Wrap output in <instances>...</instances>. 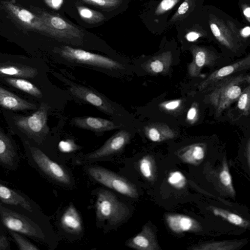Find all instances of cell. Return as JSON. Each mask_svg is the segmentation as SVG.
Returning a JSON list of instances; mask_svg holds the SVG:
<instances>
[{
  "label": "cell",
  "mask_w": 250,
  "mask_h": 250,
  "mask_svg": "<svg viewBox=\"0 0 250 250\" xmlns=\"http://www.w3.org/2000/svg\"><path fill=\"white\" fill-rule=\"evenodd\" d=\"M250 76L240 74L222 79L208 86L205 100L213 106L215 115L219 117L234 102L237 100L241 92V86L250 83Z\"/></svg>",
  "instance_id": "obj_1"
},
{
  "label": "cell",
  "mask_w": 250,
  "mask_h": 250,
  "mask_svg": "<svg viewBox=\"0 0 250 250\" xmlns=\"http://www.w3.org/2000/svg\"><path fill=\"white\" fill-rule=\"evenodd\" d=\"M96 212L99 220H106L116 225L129 215L128 208L118 200L114 193L106 189L100 190L96 202Z\"/></svg>",
  "instance_id": "obj_2"
},
{
  "label": "cell",
  "mask_w": 250,
  "mask_h": 250,
  "mask_svg": "<svg viewBox=\"0 0 250 250\" xmlns=\"http://www.w3.org/2000/svg\"><path fill=\"white\" fill-rule=\"evenodd\" d=\"M90 176L98 182L132 198L138 196L135 186L126 179L101 167L88 168Z\"/></svg>",
  "instance_id": "obj_3"
},
{
  "label": "cell",
  "mask_w": 250,
  "mask_h": 250,
  "mask_svg": "<svg viewBox=\"0 0 250 250\" xmlns=\"http://www.w3.org/2000/svg\"><path fill=\"white\" fill-rule=\"evenodd\" d=\"M60 54L64 59L77 63L108 69L124 68L122 64L112 59L68 46H62Z\"/></svg>",
  "instance_id": "obj_4"
},
{
  "label": "cell",
  "mask_w": 250,
  "mask_h": 250,
  "mask_svg": "<svg viewBox=\"0 0 250 250\" xmlns=\"http://www.w3.org/2000/svg\"><path fill=\"white\" fill-rule=\"evenodd\" d=\"M0 215L2 224L9 230L38 239H44V234L40 227L26 216L1 205Z\"/></svg>",
  "instance_id": "obj_5"
},
{
  "label": "cell",
  "mask_w": 250,
  "mask_h": 250,
  "mask_svg": "<svg viewBox=\"0 0 250 250\" xmlns=\"http://www.w3.org/2000/svg\"><path fill=\"white\" fill-rule=\"evenodd\" d=\"M31 10L44 22L50 31L49 35L58 38H80L81 30L61 17L52 15L36 7L31 6Z\"/></svg>",
  "instance_id": "obj_6"
},
{
  "label": "cell",
  "mask_w": 250,
  "mask_h": 250,
  "mask_svg": "<svg viewBox=\"0 0 250 250\" xmlns=\"http://www.w3.org/2000/svg\"><path fill=\"white\" fill-rule=\"evenodd\" d=\"M1 4L9 16L21 26L29 30L50 34L47 26L35 14L17 5L12 1H2Z\"/></svg>",
  "instance_id": "obj_7"
},
{
  "label": "cell",
  "mask_w": 250,
  "mask_h": 250,
  "mask_svg": "<svg viewBox=\"0 0 250 250\" xmlns=\"http://www.w3.org/2000/svg\"><path fill=\"white\" fill-rule=\"evenodd\" d=\"M32 158L40 168L52 179L62 184L70 183V178L58 164L51 160L38 148H30Z\"/></svg>",
  "instance_id": "obj_8"
},
{
  "label": "cell",
  "mask_w": 250,
  "mask_h": 250,
  "mask_svg": "<svg viewBox=\"0 0 250 250\" xmlns=\"http://www.w3.org/2000/svg\"><path fill=\"white\" fill-rule=\"evenodd\" d=\"M70 92L79 99L95 106L102 112L112 115L114 110L107 99L100 93L84 86L68 83Z\"/></svg>",
  "instance_id": "obj_9"
},
{
  "label": "cell",
  "mask_w": 250,
  "mask_h": 250,
  "mask_svg": "<svg viewBox=\"0 0 250 250\" xmlns=\"http://www.w3.org/2000/svg\"><path fill=\"white\" fill-rule=\"evenodd\" d=\"M130 134L125 130H120L111 136L100 148L87 154L89 160L109 156L120 151L130 141Z\"/></svg>",
  "instance_id": "obj_10"
},
{
  "label": "cell",
  "mask_w": 250,
  "mask_h": 250,
  "mask_svg": "<svg viewBox=\"0 0 250 250\" xmlns=\"http://www.w3.org/2000/svg\"><path fill=\"white\" fill-rule=\"evenodd\" d=\"M47 108L42 105L28 116H21L16 120V125L27 134L35 136L43 132L46 127Z\"/></svg>",
  "instance_id": "obj_11"
},
{
  "label": "cell",
  "mask_w": 250,
  "mask_h": 250,
  "mask_svg": "<svg viewBox=\"0 0 250 250\" xmlns=\"http://www.w3.org/2000/svg\"><path fill=\"white\" fill-rule=\"evenodd\" d=\"M192 61L188 64V71L190 76L198 77L205 66H211L217 58L216 54L206 47L193 45L190 48Z\"/></svg>",
  "instance_id": "obj_12"
},
{
  "label": "cell",
  "mask_w": 250,
  "mask_h": 250,
  "mask_svg": "<svg viewBox=\"0 0 250 250\" xmlns=\"http://www.w3.org/2000/svg\"><path fill=\"white\" fill-rule=\"evenodd\" d=\"M250 67V55H248L243 59L213 71L199 84L198 90L199 91L204 90L215 82L231 76L237 72L248 69Z\"/></svg>",
  "instance_id": "obj_13"
},
{
  "label": "cell",
  "mask_w": 250,
  "mask_h": 250,
  "mask_svg": "<svg viewBox=\"0 0 250 250\" xmlns=\"http://www.w3.org/2000/svg\"><path fill=\"white\" fill-rule=\"evenodd\" d=\"M209 24L214 37L218 42L228 49L236 52L238 42L235 39L226 23L219 18L210 16Z\"/></svg>",
  "instance_id": "obj_14"
},
{
  "label": "cell",
  "mask_w": 250,
  "mask_h": 250,
  "mask_svg": "<svg viewBox=\"0 0 250 250\" xmlns=\"http://www.w3.org/2000/svg\"><path fill=\"white\" fill-rule=\"evenodd\" d=\"M71 123L74 126L95 132H104L121 127L112 121L105 119L90 116L73 118Z\"/></svg>",
  "instance_id": "obj_15"
},
{
  "label": "cell",
  "mask_w": 250,
  "mask_h": 250,
  "mask_svg": "<svg viewBox=\"0 0 250 250\" xmlns=\"http://www.w3.org/2000/svg\"><path fill=\"white\" fill-rule=\"evenodd\" d=\"M126 245L130 248L139 250H157L159 246L152 229L147 226L143 227L136 235L127 240Z\"/></svg>",
  "instance_id": "obj_16"
},
{
  "label": "cell",
  "mask_w": 250,
  "mask_h": 250,
  "mask_svg": "<svg viewBox=\"0 0 250 250\" xmlns=\"http://www.w3.org/2000/svg\"><path fill=\"white\" fill-rule=\"evenodd\" d=\"M166 221L169 228L175 233L196 231L200 228L196 220L185 215L168 214L166 216Z\"/></svg>",
  "instance_id": "obj_17"
},
{
  "label": "cell",
  "mask_w": 250,
  "mask_h": 250,
  "mask_svg": "<svg viewBox=\"0 0 250 250\" xmlns=\"http://www.w3.org/2000/svg\"><path fill=\"white\" fill-rule=\"evenodd\" d=\"M172 62V53L167 51L149 59L143 64V68L152 74H165L168 71Z\"/></svg>",
  "instance_id": "obj_18"
},
{
  "label": "cell",
  "mask_w": 250,
  "mask_h": 250,
  "mask_svg": "<svg viewBox=\"0 0 250 250\" xmlns=\"http://www.w3.org/2000/svg\"><path fill=\"white\" fill-rule=\"evenodd\" d=\"M146 136L152 142H160L175 137L176 132L167 124L152 123L144 127Z\"/></svg>",
  "instance_id": "obj_19"
},
{
  "label": "cell",
  "mask_w": 250,
  "mask_h": 250,
  "mask_svg": "<svg viewBox=\"0 0 250 250\" xmlns=\"http://www.w3.org/2000/svg\"><path fill=\"white\" fill-rule=\"evenodd\" d=\"M0 105L12 110L33 109L35 107L32 103L19 97L0 86Z\"/></svg>",
  "instance_id": "obj_20"
},
{
  "label": "cell",
  "mask_w": 250,
  "mask_h": 250,
  "mask_svg": "<svg viewBox=\"0 0 250 250\" xmlns=\"http://www.w3.org/2000/svg\"><path fill=\"white\" fill-rule=\"evenodd\" d=\"M206 147V145L203 143L193 144L180 149L177 155L183 162L197 165L204 158Z\"/></svg>",
  "instance_id": "obj_21"
},
{
  "label": "cell",
  "mask_w": 250,
  "mask_h": 250,
  "mask_svg": "<svg viewBox=\"0 0 250 250\" xmlns=\"http://www.w3.org/2000/svg\"><path fill=\"white\" fill-rule=\"evenodd\" d=\"M60 221L62 227L69 232L78 233L82 230L81 218L72 204H71L63 212Z\"/></svg>",
  "instance_id": "obj_22"
},
{
  "label": "cell",
  "mask_w": 250,
  "mask_h": 250,
  "mask_svg": "<svg viewBox=\"0 0 250 250\" xmlns=\"http://www.w3.org/2000/svg\"><path fill=\"white\" fill-rule=\"evenodd\" d=\"M37 74L34 68L13 63H0V75L31 78Z\"/></svg>",
  "instance_id": "obj_23"
},
{
  "label": "cell",
  "mask_w": 250,
  "mask_h": 250,
  "mask_svg": "<svg viewBox=\"0 0 250 250\" xmlns=\"http://www.w3.org/2000/svg\"><path fill=\"white\" fill-rule=\"evenodd\" d=\"M0 200L5 204L20 206L29 212L33 211L31 204L26 199L0 183Z\"/></svg>",
  "instance_id": "obj_24"
},
{
  "label": "cell",
  "mask_w": 250,
  "mask_h": 250,
  "mask_svg": "<svg viewBox=\"0 0 250 250\" xmlns=\"http://www.w3.org/2000/svg\"><path fill=\"white\" fill-rule=\"evenodd\" d=\"M15 156L16 152L11 141L0 129V162L12 166Z\"/></svg>",
  "instance_id": "obj_25"
},
{
  "label": "cell",
  "mask_w": 250,
  "mask_h": 250,
  "mask_svg": "<svg viewBox=\"0 0 250 250\" xmlns=\"http://www.w3.org/2000/svg\"><path fill=\"white\" fill-rule=\"evenodd\" d=\"M211 211L214 215L220 217L235 226L245 228L249 226V223L248 221L240 215L227 210L213 207L211 208Z\"/></svg>",
  "instance_id": "obj_26"
},
{
  "label": "cell",
  "mask_w": 250,
  "mask_h": 250,
  "mask_svg": "<svg viewBox=\"0 0 250 250\" xmlns=\"http://www.w3.org/2000/svg\"><path fill=\"white\" fill-rule=\"evenodd\" d=\"M5 81L10 85L36 97H41L42 92L32 83L21 78H8Z\"/></svg>",
  "instance_id": "obj_27"
},
{
  "label": "cell",
  "mask_w": 250,
  "mask_h": 250,
  "mask_svg": "<svg viewBox=\"0 0 250 250\" xmlns=\"http://www.w3.org/2000/svg\"><path fill=\"white\" fill-rule=\"evenodd\" d=\"M77 10L80 16L86 22L97 23L104 21L105 19L104 15L97 11L84 6H78Z\"/></svg>",
  "instance_id": "obj_28"
},
{
  "label": "cell",
  "mask_w": 250,
  "mask_h": 250,
  "mask_svg": "<svg viewBox=\"0 0 250 250\" xmlns=\"http://www.w3.org/2000/svg\"><path fill=\"white\" fill-rule=\"evenodd\" d=\"M239 247L237 242L222 241L206 243L192 248L193 250H234Z\"/></svg>",
  "instance_id": "obj_29"
},
{
  "label": "cell",
  "mask_w": 250,
  "mask_h": 250,
  "mask_svg": "<svg viewBox=\"0 0 250 250\" xmlns=\"http://www.w3.org/2000/svg\"><path fill=\"white\" fill-rule=\"evenodd\" d=\"M237 102V107L245 116L250 114V87L249 85L241 92Z\"/></svg>",
  "instance_id": "obj_30"
},
{
  "label": "cell",
  "mask_w": 250,
  "mask_h": 250,
  "mask_svg": "<svg viewBox=\"0 0 250 250\" xmlns=\"http://www.w3.org/2000/svg\"><path fill=\"white\" fill-rule=\"evenodd\" d=\"M139 168L142 175L146 179L150 180L153 176V165L151 158L145 156L139 162Z\"/></svg>",
  "instance_id": "obj_31"
},
{
  "label": "cell",
  "mask_w": 250,
  "mask_h": 250,
  "mask_svg": "<svg viewBox=\"0 0 250 250\" xmlns=\"http://www.w3.org/2000/svg\"><path fill=\"white\" fill-rule=\"evenodd\" d=\"M167 182L172 187L177 188H184L187 183V179L185 175L180 171H173L169 173Z\"/></svg>",
  "instance_id": "obj_32"
},
{
  "label": "cell",
  "mask_w": 250,
  "mask_h": 250,
  "mask_svg": "<svg viewBox=\"0 0 250 250\" xmlns=\"http://www.w3.org/2000/svg\"><path fill=\"white\" fill-rule=\"evenodd\" d=\"M219 179L222 185L232 194L234 193L231 176L230 174L227 163H224L219 173Z\"/></svg>",
  "instance_id": "obj_33"
},
{
  "label": "cell",
  "mask_w": 250,
  "mask_h": 250,
  "mask_svg": "<svg viewBox=\"0 0 250 250\" xmlns=\"http://www.w3.org/2000/svg\"><path fill=\"white\" fill-rule=\"evenodd\" d=\"M183 104V100L179 99L163 102L159 104V107L165 112L172 114L179 111Z\"/></svg>",
  "instance_id": "obj_34"
},
{
  "label": "cell",
  "mask_w": 250,
  "mask_h": 250,
  "mask_svg": "<svg viewBox=\"0 0 250 250\" xmlns=\"http://www.w3.org/2000/svg\"><path fill=\"white\" fill-rule=\"evenodd\" d=\"M11 235L21 250H38L39 248L24 238L16 231L9 230Z\"/></svg>",
  "instance_id": "obj_35"
},
{
  "label": "cell",
  "mask_w": 250,
  "mask_h": 250,
  "mask_svg": "<svg viewBox=\"0 0 250 250\" xmlns=\"http://www.w3.org/2000/svg\"><path fill=\"white\" fill-rule=\"evenodd\" d=\"M88 4L104 8H114L119 6L122 0H80Z\"/></svg>",
  "instance_id": "obj_36"
},
{
  "label": "cell",
  "mask_w": 250,
  "mask_h": 250,
  "mask_svg": "<svg viewBox=\"0 0 250 250\" xmlns=\"http://www.w3.org/2000/svg\"><path fill=\"white\" fill-rule=\"evenodd\" d=\"M194 0H184L181 4L176 12L170 19L171 21H175L184 17L188 13Z\"/></svg>",
  "instance_id": "obj_37"
},
{
  "label": "cell",
  "mask_w": 250,
  "mask_h": 250,
  "mask_svg": "<svg viewBox=\"0 0 250 250\" xmlns=\"http://www.w3.org/2000/svg\"><path fill=\"white\" fill-rule=\"evenodd\" d=\"M180 0H162L155 11L156 15H162L174 7Z\"/></svg>",
  "instance_id": "obj_38"
},
{
  "label": "cell",
  "mask_w": 250,
  "mask_h": 250,
  "mask_svg": "<svg viewBox=\"0 0 250 250\" xmlns=\"http://www.w3.org/2000/svg\"><path fill=\"white\" fill-rule=\"evenodd\" d=\"M58 147L61 152L68 153L76 150L78 146L72 140L68 139L60 141Z\"/></svg>",
  "instance_id": "obj_39"
},
{
  "label": "cell",
  "mask_w": 250,
  "mask_h": 250,
  "mask_svg": "<svg viewBox=\"0 0 250 250\" xmlns=\"http://www.w3.org/2000/svg\"><path fill=\"white\" fill-rule=\"evenodd\" d=\"M199 110L197 103H194L188 109L186 116L188 123L192 124L195 123L198 118Z\"/></svg>",
  "instance_id": "obj_40"
},
{
  "label": "cell",
  "mask_w": 250,
  "mask_h": 250,
  "mask_svg": "<svg viewBox=\"0 0 250 250\" xmlns=\"http://www.w3.org/2000/svg\"><path fill=\"white\" fill-rule=\"evenodd\" d=\"M226 24L230 30L236 41L239 43L241 41V38L239 34V30L237 28L235 24L231 21L228 20Z\"/></svg>",
  "instance_id": "obj_41"
},
{
  "label": "cell",
  "mask_w": 250,
  "mask_h": 250,
  "mask_svg": "<svg viewBox=\"0 0 250 250\" xmlns=\"http://www.w3.org/2000/svg\"><path fill=\"white\" fill-rule=\"evenodd\" d=\"M202 36V34L199 32L192 30L188 32L186 34L185 38L188 42H193L196 41Z\"/></svg>",
  "instance_id": "obj_42"
},
{
  "label": "cell",
  "mask_w": 250,
  "mask_h": 250,
  "mask_svg": "<svg viewBox=\"0 0 250 250\" xmlns=\"http://www.w3.org/2000/svg\"><path fill=\"white\" fill-rule=\"evenodd\" d=\"M45 3L54 9H59L63 3V0H44Z\"/></svg>",
  "instance_id": "obj_43"
},
{
  "label": "cell",
  "mask_w": 250,
  "mask_h": 250,
  "mask_svg": "<svg viewBox=\"0 0 250 250\" xmlns=\"http://www.w3.org/2000/svg\"><path fill=\"white\" fill-rule=\"evenodd\" d=\"M240 37L242 39H246L250 36V27L249 26H246L242 28L239 31Z\"/></svg>",
  "instance_id": "obj_44"
},
{
  "label": "cell",
  "mask_w": 250,
  "mask_h": 250,
  "mask_svg": "<svg viewBox=\"0 0 250 250\" xmlns=\"http://www.w3.org/2000/svg\"><path fill=\"white\" fill-rule=\"evenodd\" d=\"M243 14L247 21L250 22V7L247 4H243L242 6Z\"/></svg>",
  "instance_id": "obj_45"
},
{
  "label": "cell",
  "mask_w": 250,
  "mask_h": 250,
  "mask_svg": "<svg viewBox=\"0 0 250 250\" xmlns=\"http://www.w3.org/2000/svg\"><path fill=\"white\" fill-rule=\"evenodd\" d=\"M8 247V241L7 238L3 236H0V250L7 249Z\"/></svg>",
  "instance_id": "obj_46"
},
{
  "label": "cell",
  "mask_w": 250,
  "mask_h": 250,
  "mask_svg": "<svg viewBox=\"0 0 250 250\" xmlns=\"http://www.w3.org/2000/svg\"><path fill=\"white\" fill-rule=\"evenodd\" d=\"M250 141L248 140V144H247V153H248V164L249 165L250 164Z\"/></svg>",
  "instance_id": "obj_47"
}]
</instances>
